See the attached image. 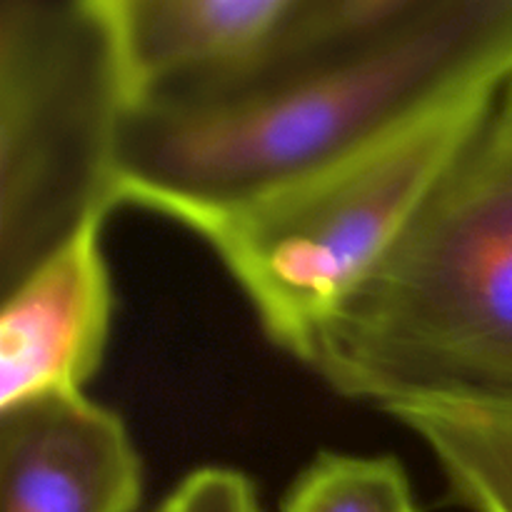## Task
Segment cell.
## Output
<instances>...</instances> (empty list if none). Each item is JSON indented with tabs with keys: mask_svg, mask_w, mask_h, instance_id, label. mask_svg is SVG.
<instances>
[{
	"mask_svg": "<svg viewBox=\"0 0 512 512\" xmlns=\"http://www.w3.org/2000/svg\"><path fill=\"white\" fill-rule=\"evenodd\" d=\"M512 78V0H418L398 23L240 88L138 105L120 205L198 233L443 105Z\"/></svg>",
	"mask_w": 512,
	"mask_h": 512,
	"instance_id": "6da1fadb",
	"label": "cell"
},
{
	"mask_svg": "<svg viewBox=\"0 0 512 512\" xmlns=\"http://www.w3.org/2000/svg\"><path fill=\"white\" fill-rule=\"evenodd\" d=\"M303 363L385 413L512 403V175L485 133Z\"/></svg>",
	"mask_w": 512,
	"mask_h": 512,
	"instance_id": "7a4b0ae2",
	"label": "cell"
},
{
	"mask_svg": "<svg viewBox=\"0 0 512 512\" xmlns=\"http://www.w3.org/2000/svg\"><path fill=\"white\" fill-rule=\"evenodd\" d=\"M500 93L420 115L198 230L273 343L303 360L325 320L380 268L483 138Z\"/></svg>",
	"mask_w": 512,
	"mask_h": 512,
	"instance_id": "3957f363",
	"label": "cell"
},
{
	"mask_svg": "<svg viewBox=\"0 0 512 512\" xmlns=\"http://www.w3.org/2000/svg\"><path fill=\"white\" fill-rule=\"evenodd\" d=\"M138 108L105 0L0 3V290L120 205Z\"/></svg>",
	"mask_w": 512,
	"mask_h": 512,
	"instance_id": "277c9868",
	"label": "cell"
},
{
	"mask_svg": "<svg viewBox=\"0 0 512 512\" xmlns=\"http://www.w3.org/2000/svg\"><path fill=\"white\" fill-rule=\"evenodd\" d=\"M135 105L240 88L390 20L388 0H105Z\"/></svg>",
	"mask_w": 512,
	"mask_h": 512,
	"instance_id": "5b68a950",
	"label": "cell"
},
{
	"mask_svg": "<svg viewBox=\"0 0 512 512\" xmlns=\"http://www.w3.org/2000/svg\"><path fill=\"white\" fill-rule=\"evenodd\" d=\"M95 220L3 293L0 410L78 395L100 368L113 320V283Z\"/></svg>",
	"mask_w": 512,
	"mask_h": 512,
	"instance_id": "8992f818",
	"label": "cell"
},
{
	"mask_svg": "<svg viewBox=\"0 0 512 512\" xmlns=\"http://www.w3.org/2000/svg\"><path fill=\"white\" fill-rule=\"evenodd\" d=\"M143 468L113 410L85 393L0 410V512H135Z\"/></svg>",
	"mask_w": 512,
	"mask_h": 512,
	"instance_id": "52a82bcc",
	"label": "cell"
},
{
	"mask_svg": "<svg viewBox=\"0 0 512 512\" xmlns=\"http://www.w3.org/2000/svg\"><path fill=\"white\" fill-rule=\"evenodd\" d=\"M388 415L423 440L455 503L512 512V403H423Z\"/></svg>",
	"mask_w": 512,
	"mask_h": 512,
	"instance_id": "ba28073f",
	"label": "cell"
},
{
	"mask_svg": "<svg viewBox=\"0 0 512 512\" xmlns=\"http://www.w3.org/2000/svg\"><path fill=\"white\" fill-rule=\"evenodd\" d=\"M283 512H418L403 465L390 455L320 453L285 495Z\"/></svg>",
	"mask_w": 512,
	"mask_h": 512,
	"instance_id": "9c48e42d",
	"label": "cell"
},
{
	"mask_svg": "<svg viewBox=\"0 0 512 512\" xmlns=\"http://www.w3.org/2000/svg\"><path fill=\"white\" fill-rule=\"evenodd\" d=\"M158 512H260L253 483L233 468L190 473Z\"/></svg>",
	"mask_w": 512,
	"mask_h": 512,
	"instance_id": "30bf717a",
	"label": "cell"
},
{
	"mask_svg": "<svg viewBox=\"0 0 512 512\" xmlns=\"http://www.w3.org/2000/svg\"><path fill=\"white\" fill-rule=\"evenodd\" d=\"M485 145L500 165L512 175V78L500 93L495 113L485 130Z\"/></svg>",
	"mask_w": 512,
	"mask_h": 512,
	"instance_id": "8fae6325",
	"label": "cell"
}]
</instances>
